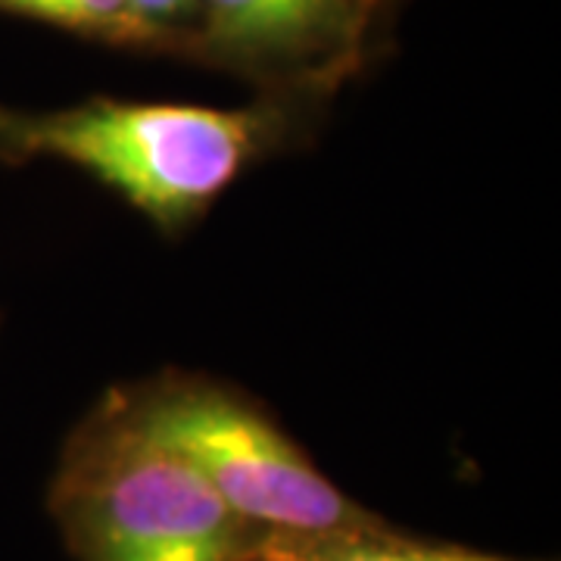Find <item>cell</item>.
Here are the masks:
<instances>
[{
    "mask_svg": "<svg viewBox=\"0 0 561 561\" xmlns=\"http://www.w3.org/2000/svg\"><path fill=\"white\" fill-rule=\"evenodd\" d=\"M10 3H13V0H0V13H7V10H10Z\"/></svg>",
    "mask_w": 561,
    "mask_h": 561,
    "instance_id": "7",
    "label": "cell"
},
{
    "mask_svg": "<svg viewBox=\"0 0 561 561\" xmlns=\"http://www.w3.org/2000/svg\"><path fill=\"white\" fill-rule=\"evenodd\" d=\"M201 47L268 79H324L359 50L368 0H201Z\"/></svg>",
    "mask_w": 561,
    "mask_h": 561,
    "instance_id": "4",
    "label": "cell"
},
{
    "mask_svg": "<svg viewBox=\"0 0 561 561\" xmlns=\"http://www.w3.org/2000/svg\"><path fill=\"white\" fill-rule=\"evenodd\" d=\"M119 400L138 427L179 453L260 534L383 527L378 515L328 481L275 421L219 383L162 378Z\"/></svg>",
    "mask_w": 561,
    "mask_h": 561,
    "instance_id": "3",
    "label": "cell"
},
{
    "mask_svg": "<svg viewBox=\"0 0 561 561\" xmlns=\"http://www.w3.org/2000/svg\"><path fill=\"white\" fill-rule=\"evenodd\" d=\"M256 110L91 98L50 113L0 106L3 160H60L113 187L160 228H181L265 147Z\"/></svg>",
    "mask_w": 561,
    "mask_h": 561,
    "instance_id": "1",
    "label": "cell"
},
{
    "mask_svg": "<svg viewBox=\"0 0 561 561\" xmlns=\"http://www.w3.org/2000/svg\"><path fill=\"white\" fill-rule=\"evenodd\" d=\"M135 16L147 28H153L162 41L172 35L175 22L187 20L194 10H201V0H128Z\"/></svg>",
    "mask_w": 561,
    "mask_h": 561,
    "instance_id": "6",
    "label": "cell"
},
{
    "mask_svg": "<svg viewBox=\"0 0 561 561\" xmlns=\"http://www.w3.org/2000/svg\"><path fill=\"white\" fill-rule=\"evenodd\" d=\"M50 512L79 561H253L260 537L119 397L66 446Z\"/></svg>",
    "mask_w": 561,
    "mask_h": 561,
    "instance_id": "2",
    "label": "cell"
},
{
    "mask_svg": "<svg viewBox=\"0 0 561 561\" xmlns=\"http://www.w3.org/2000/svg\"><path fill=\"white\" fill-rule=\"evenodd\" d=\"M253 561H522L465 546L409 540L390 524L337 534H260Z\"/></svg>",
    "mask_w": 561,
    "mask_h": 561,
    "instance_id": "5",
    "label": "cell"
}]
</instances>
